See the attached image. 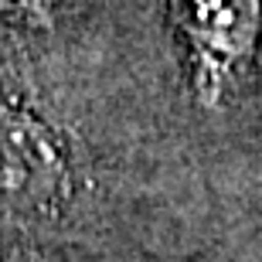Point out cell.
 Returning <instances> with one entry per match:
<instances>
[{"instance_id": "obj_1", "label": "cell", "mask_w": 262, "mask_h": 262, "mask_svg": "<svg viewBox=\"0 0 262 262\" xmlns=\"http://www.w3.org/2000/svg\"><path fill=\"white\" fill-rule=\"evenodd\" d=\"M170 24L191 61V89L201 106H222L255 65L262 0H167Z\"/></svg>"}, {"instance_id": "obj_2", "label": "cell", "mask_w": 262, "mask_h": 262, "mask_svg": "<svg viewBox=\"0 0 262 262\" xmlns=\"http://www.w3.org/2000/svg\"><path fill=\"white\" fill-rule=\"evenodd\" d=\"M55 0H0V14L24 20H51Z\"/></svg>"}]
</instances>
